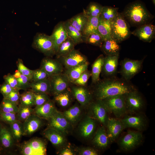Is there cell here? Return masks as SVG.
<instances>
[{"label": "cell", "instance_id": "obj_1", "mask_svg": "<svg viewBox=\"0 0 155 155\" xmlns=\"http://www.w3.org/2000/svg\"><path fill=\"white\" fill-rule=\"evenodd\" d=\"M94 84L92 92L96 100H101L109 97L125 94L137 90L130 81L116 76L104 78Z\"/></svg>", "mask_w": 155, "mask_h": 155}, {"label": "cell", "instance_id": "obj_2", "mask_svg": "<svg viewBox=\"0 0 155 155\" xmlns=\"http://www.w3.org/2000/svg\"><path fill=\"white\" fill-rule=\"evenodd\" d=\"M121 13L128 22L137 27L150 23L154 18L146 6L138 1L128 4Z\"/></svg>", "mask_w": 155, "mask_h": 155}, {"label": "cell", "instance_id": "obj_3", "mask_svg": "<svg viewBox=\"0 0 155 155\" xmlns=\"http://www.w3.org/2000/svg\"><path fill=\"white\" fill-rule=\"evenodd\" d=\"M112 38L117 43L128 38L131 34L129 24L121 13L118 12L115 18L110 22Z\"/></svg>", "mask_w": 155, "mask_h": 155}, {"label": "cell", "instance_id": "obj_4", "mask_svg": "<svg viewBox=\"0 0 155 155\" xmlns=\"http://www.w3.org/2000/svg\"><path fill=\"white\" fill-rule=\"evenodd\" d=\"M126 94L109 97L100 100L108 112L112 113L117 119H119L123 116L127 111L125 101Z\"/></svg>", "mask_w": 155, "mask_h": 155}, {"label": "cell", "instance_id": "obj_5", "mask_svg": "<svg viewBox=\"0 0 155 155\" xmlns=\"http://www.w3.org/2000/svg\"><path fill=\"white\" fill-rule=\"evenodd\" d=\"M32 46L48 57L55 55V45L51 36L44 33L36 34L34 38Z\"/></svg>", "mask_w": 155, "mask_h": 155}, {"label": "cell", "instance_id": "obj_6", "mask_svg": "<svg viewBox=\"0 0 155 155\" xmlns=\"http://www.w3.org/2000/svg\"><path fill=\"white\" fill-rule=\"evenodd\" d=\"M20 148V152L23 155H44L46 154L45 142L38 137L33 138L24 142Z\"/></svg>", "mask_w": 155, "mask_h": 155}, {"label": "cell", "instance_id": "obj_7", "mask_svg": "<svg viewBox=\"0 0 155 155\" xmlns=\"http://www.w3.org/2000/svg\"><path fill=\"white\" fill-rule=\"evenodd\" d=\"M143 62V60H133L127 58L121 61L120 73L122 78L130 81L141 70Z\"/></svg>", "mask_w": 155, "mask_h": 155}, {"label": "cell", "instance_id": "obj_8", "mask_svg": "<svg viewBox=\"0 0 155 155\" xmlns=\"http://www.w3.org/2000/svg\"><path fill=\"white\" fill-rule=\"evenodd\" d=\"M143 138L142 135L140 131H129L120 139L119 145L123 150L129 151L140 145Z\"/></svg>", "mask_w": 155, "mask_h": 155}, {"label": "cell", "instance_id": "obj_9", "mask_svg": "<svg viewBox=\"0 0 155 155\" xmlns=\"http://www.w3.org/2000/svg\"><path fill=\"white\" fill-rule=\"evenodd\" d=\"M49 126L61 133L65 135L71 131L72 125L63 115L57 111L49 120Z\"/></svg>", "mask_w": 155, "mask_h": 155}, {"label": "cell", "instance_id": "obj_10", "mask_svg": "<svg viewBox=\"0 0 155 155\" xmlns=\"http://www.w3.org/2000/svg\"><path fill=\"white\" fill-rule=\"evenodd\" d=\"M66 69L75 67L88 61L86 57L79 51L73 49L67 55L58 58Z\"/></svg>", "mask_w": 155, "mask_h": 155}, {"label": "cell", "instance_id": "obj_11", "mask_svg": "<svg viewBox=\"0 0 155 155\" xmlns=\"http://www.w3.org/2000/svg\"><path fill=\"white\" fill-rule=\"evenodd\" d=\"M51 92L54 95L58 94L69 88L71 83L64 73H61L49 78Z\"/></svg>", "mask_w": 155, "mask_h": 155}, {"label": "cell", "instance_id": "obj_12", "mask_svg": "<svg viewBox=\"0 0 155 155\" xmlns=\"http://www.w3.org/2000/svg\"><path fill=\"white\" fill-rule=\"evenodd\" d=\"M71 90L73 97L82 106H88L92 102L93 96L92 92L84 86H73Z\"/></svg>", "mask_w": 155, "mask_h": 155}, {"label": "cell", "instance_id": "obj_13", "mask_svg": "<svg viewBox=\"0 0 155 155\" xmlns=\"http://www.w3.org/2000/svg\"><path fill=\"white\" fill-rule=\"evenodd\" d=\"M89 105L94 117L106 126L109 118L107 110L103 102L100 100H96L92 101Z\"/></svg>", "mask_w": 155, "mask_h": 155}, {"label": "cell", "instance_id": "obj_14", "mask_svg": "<svg viewBox=\"0 0 155 155\" xmlns=\"http://www.w3.org/2000/svg\"><path fill=\"white\" fill-rule=\"evenodd\" d=\"M119 55L104 57L101 73L105 78L116 76Z\"/></svg>", "mask_w": 155, "mask_h": 155}, {"label": "cell", "instance_id": "obj_15", "mask_svg": "<svg viewBox=\"0 0 155 155\" xmlns=\"http://www.w3.org/2000/svg\"><path fill=\"white\" fill-rule=\"evenodd\" d=\"M131 34L144 42H150L155 38V26L151 23L144 24L137 27Z\"/></svg>", "mask_w": 155, "mask_h": 155}, {"label": "cell", "instance_id": "obj_16", "mask_svg": "<svg viewBox=\"0 0 155 155\" xmlns=\"http://www.w3.org/2000/svg\"><path fill=\"white\" fill-rule=\"evenodd\" d=\"M125 101L127 111L136 112L141 110L144 102L137 90L131 91L126 94Z\"/></svg>", "mask_w": 155, "mask_h": 155}, {"label": "cell", "instance_id": "obj_17", "mask_svg": "<svg viewBox=\"0 0 155 155\" xmlns=\"http://www.w3.org/2000/svg\"><path fill=\"white\" fill-rule=\"evenodd\" d=\"M40 68L44 69L49 77L62 73L63 65L59 61L49 57L44 58L42 60Z\"/></svg>", "mask_w": 155, "mask_h": 155}, {"label": "cell", "instance_id": "obj_18", "mask_svg": "<svg viewBox=\"0 0 155 155\" xmlns=\"http://www.w3.org/2000/svg\"><path fill=\"white\" fill-rule=\"evenodd\" d=\"M121 120L124 129L133 128L141 131L145 129L147 124L145 118L140 115L127 116Z\"/></svg>", "mask_w": 155, "mask_h": 155}, {"label": "cell", "instance_id": "obj_19", "mask_svg": "<svg viewBox=\"0 0 155 155\" xmlns=\"http://www.w3.org/2000/svg\"><path fill=\"white\" fill-rule=\"evenodd\" d=\"M24 136H30L38 130L43 123L42 119L35 115L32 114L22 122Z\"/></svg>", "mask_w": 155, "mask_h": 155}, {"label": "cell", "instance_id": "obj_20", "mask_svg": "<svg viewBox=\"0 0 155 155\" xmlns=\"http://www.w3.org/2000/svg\"><path fill=\"white\" fill-rule=\"evenodd\" d=\"M43 135L55 146L62 147L66 143L65 135L57 130L48 127L43 132Z\"/></svg>", "mask_w": 155, "mask_h": 155}, {"label": "cell", "instance_id": "obj_21", "mask_svg": "<svg viewBox=\"0 0 155 155\" xmlns=\"http://www.w3.org/2000/svg\"><path fill=\"white\" fill-rule=\"evenodd\" d=\"M106 127L107 134L111 142L115 141L124 129L121 120L118 119L109 118Z\"/></svg>", "mask_w": 155, "mask_h": 155}, {"label": "cell", "instance_id": "obj_22", "mask_svg": "<svg viewBox=\"0 0 155 155\" xmlns=\"http://www.w3.org/2000/svg\"><path fill=\"white\" fill-rule=\"evenodd\" d=\"M34 110V114L48 120L57 111L54 102L50 100L40 106L35 107Z\"/></svg>", "mask_w": 155, "mask_h": 155}, {"label": "cell", "instance_id": "obj_23", "mask_svg": "<svg viewBox=\"0 0 155 155\" xmlns=\"http://www.w3.org/2000/svg\"><path fill=\"white\" fill-rule=\"evenodd\" d=\"M96 127L95 120L92 118L87 116L80 122L79 126V131L81 136L88 139L93 135Z\"/></svg>", "mask_w": 155, "mask_h": 155}, {"label": "cell", "instance_id": "obj_24", "mask_svg": "<svg viewBox=\"0 0 155 155\" xmlns=\"http://www.w3.org/2000/svg\"><path fill=\"white\" fill-rule=\"evenodd\" d=\"M50 36L53 42L56 53L60 44L68 37L63 22H59L55 26Z\"/></svg>", "mask_w": 155, "mask_h": 155}, {"label": "cell", "instance_id": "obj_25", "mask_svg": "<svg viewBox=\"0 0 155 155\" xmlns=\"http://www.w3.org/2000/svg\"><path fill=\"white\" fill-rule=\"evenodd\" d=\"M110 141L104 127H99L96 131L92 140V143L97 147L105 149L108 146Z\"/></svg>", "mask_w": 155, "mask_h": 155}, {"label": "cell", "instance_id": "obj_26", "mask_svg": "<svg viewBox=\"0 0 155 155\" xmlns=\"http://www.w3.org/2000/svg\"><path fill=\"white\" fill-rule=\"evenodd\" d=\"M30 90L35 93L48 94L51 92V86L49 78L30 82Z\"/></svg>", "mask_w": 155, "mask_h": 155}, {"label": "cell", "instance_id": "obj_27", "mask_svg": "<svg viewBox=\"0 0 155 155\" xmlns=\"http://www.w3.org/2000/svg\"><path fill=\"white\" fill-rule=\"evenodd\" d=\"M100 48L106 56L119 55L120 46L118 43L112 38L104 40Z\"/></svg>", "mask_w": 155, "mask_h": 155}, {"label": "cell", "instance_id": "obj_28", "mask_svg": "<svg viewBox=\"0 0 155 155\" xmlns=\"http://www.w3.org/2000/svg\"><path fill=\"white\" fill-rule=\"evenodd\" d=\"M89 64L87 61L79 65L66 69L64 73L70 82L72 83L84 72L87 69Z\"/></svg>", "mask_w": 155, "mask_h": 155}, {"label": "cell", "instance_id": "obj_29", "mask_svg": "<svg viewBox=\"0 0 155 155\" xmlns=\"http://www.w3.org/2000/svg\"><path fill=\"white\" fill-rule=\"evenodd\" d=\"M68 37L72 40L75 45L84 42L82 33L72 26L68 20L63 22Z\"/></svg>", "mask_w": 155, "mask_h": 155}, {"label": "cell", "instance_id": "obj_30", "mask_svg": "<svg viewBox=\"0 0 155 155\" xmlns=\"http://www.w3.org/2000/svg\"><path fill=\"white\" fill-rule=\"evenodd\" d=\"M62 113L73 125L76 124L80 119L82 114V110L80 106L75 104Z\"/></svg>", "mask_w": 155, "mask_h": 155}, {"label": "cell", "instance_id": "obj_31", "mask_svg": "<svg viewBox=\"0 0 155 155\" xmlns=\"http://www.w3.org/2000/svg\"><path fill=\"white\" fill-rule=\"evenodd\" d=\"M104 57L103 55H100L92 65L91 77L92 82L94 84L100 80V76L102 71Z\"/></svg>", "mask_w": 155, "mask_h": 155}, {"label": "cell", "instance_id": "obj_32", "mask_svg": "<svg viewBox=\"0 0 155 155\" xmlns=\"http://www.w3.org/2000/svg\"><path fill=\"white\" fill-rule=\"evenodd\" d=\"M88 17L84 10L68 20L70 24L82 33L88 21Z\"/></svg>", "mask_w": 155, "mask_h": 155}, {"label": "cell", "instance_id": "obj_33", "mask_svg": "<svg viewBox=\"0 0 155 155\" xmlns=\"http://www.w3.org/2000/svg\"><path fill=\"white\" fill-rule=\"evenodd\" d=\"M54 96L55 100L63 107H66L68 106L72 102V96H73L71 89L69 88Z\"/></svg>", "mask_w": 155, "mask_h": 155}, {"label": "cell", "instance_id": "obj_34", "mask_svg": "<svg viewBox=\"0 0 155 155\" xmlns=\"http://www.w3.org/2000/svg\"><path fill=\"white\" fill-rule=\"evenodd\" d=\"M75 45L73 41L68 37L59 46L55 54L57 58L58 59L68 54L74 49Z\"/></svg>", "mask_w": 155, "mask_h": 155}, {"label": "cell", "instance_id": "obj_35", "mask_svg": "<svg viewBox=\"0 0 155 155\" xmlns=\"http://www.w3.org/2000/svg\"><path fill=\"white\" fill-rule=\"evenodd\" d=\"M97 31L104 40L112 38L110 22L105 21L99 17Z\"/></svg>", "mask_w": 155, "mask_h": 155}, {"label": "cell", "instance_id": "obj_36", "mask_svg": "<svg viewBox=\"0 0 155 155\" xmlns=\"http://www.w3.org/2000/svg\"><path fill=\"white\" fill-rule=\"evenodd\" d=\"M15 140L10 131L5 127H1L0 132V142L6 148H11Z\"/></svg>", "mask_w": 155, "mask_h": 155}, {"label": "cell", "instance_id": "obj_37", "mask_svg": "<svg viewBox=\"0 0 155 155\" xmlns=\"http://www.w3.org/2000/svg\"><path fill=\"white\" fill-rule=\"evenodd\" d=\"M99 22V17H88V21L82 33L84 41L86 37L97 31Z\"/></svg>", "mask_w": 155, "mask_h": 155}, {"label": "cell", "instance_id": "obj_38", "mask_svg": "<svg viewBox=\"0 0 155 155\" xmlns=\"http://www.w3.org/2000/svg\"><path fill=\"white\" fill-rule=\"evenodd\" d=\"M9 125L10 131L15 141L19 142L22 137L24 136L22 122L17 120Z\"/></svg>", "mask_w": 155, "mask_h": 155}, {"label": "cell", "instance_id": "obj_39", "mask_svg": "<svg viewBox=\"0 0 155 155\" xmlns=\"http://www.w3.org/2000/svg\"><path fill=\"white\" fill-rule=\"evenodd\" d=\"M119 8L111 6H103L99 18L109 22L111 21L116 16Z\"/></svg>", "mask_w": 155, "mask_h": 155}, {"label": "cell", "instance_id": "obj_40", "mask_svg": "<svg viewBox=\"0 0 155 155\" xmlns=\"http://www.w3.org/2000/svg\"><path fill=\"white\" fill-rule=\"evenodd\" d=\"M103 6L98 3L92 2L84 11L88 17H99Z\"/></svg>", "mask_w": 155, "mask_h": 155}, {"label": "cell", "instance_id": "obj_41", "mask_svg": "<svg viewBox=\"0 0 155 155\" xmlns=\"http://www.w3.org/2000/svg\"><path fill=\"white\" fill-rule=\"evenodd\" d=\"M34 93L29 90L20 94V104L22 105L32 107L34 105Z\"/></svg>", "mask_w": 155, "mask_h": 155}, {"label": "cell", "instance_id": "obj_42", "mask_svg": "<svg viewBox=\"0 0 155 155\" xmlns=\"http://www.w3.org/2000/svg\"><path fill=\"white\" fill-rule=\"evenodd\" d=\"M17 113L18 120L23 122L32 114H34V109L31 107L24 106L20 104Z\"/></svg>", "mask_w": 155, "mask_h": 155}, {"label": "cell", "instance_id": "obj_43", "mask_svg": "<svg viewBox=\"0 0 155 155\" xmlns=\"http://www.w3.org/2000/svg\"><path fill=\"white\" fill-rule=\"evenodd\" d=\"M18 108L17 105L6 98H3L0 104V111L3 113H17Z\"/></svg>", "mask_w": 155, "mask_h": 155}, {"label": "cell", "instance_id": "obj_44", "mask_svg": "<svg viewBox=\"0 0 155 155\" xmlns=\"http://www.w3.org/2000/svg\"><path fill=\"white\" fill-rule=\"evenodd\" d=\"M104 41L102 37L96 31L86 37L84 39V42L100 48Z\"/></svg>", "mask_w": 155, "mask_h": 155}, {"label": "cell", "instance_id": "obj_45", "mask_svg": "<svg viewBox=\"0 0 155 155\" xmlns=\"http://www.w3.org/2000/svg\"><path fill=\"white\" fill-rule=\"evenodd\" d=\"M18 70L21 74L27 77L31 82L32 80L33 70L27 68L24 64L22 60L20 59H18L16 62Z\"/></svg>", "mask_w": 155, "mask_h": 155}, {"label": "cell", "instance_id": "obj_46", "mask_svg": "<svg viewBox=\"0 0 155 155\" xmlns=\"http://www.w3.org/2000/svg\"><path fill=\"white\" fill-rule=\"evenodd\" d=\"M91 75V71L87 69L72 84L76 86H85Z\"/></svg>", "mask_w": 155, "mask_h": 155}, {"label": "cell", "instance_id": "obj_47", "mask_svg": "<svg viewBox=\"0 0 155 155\" xmlns=\"http://www.w3.org/2000/svg\"><path fill=\"white\" fill-rule=\"evenodd\" d=\"M49 77L46 72L40 68L39 69L33 70L32 81L44 80L49 78Z\"/></svg>", "mask_w": 155, "mask_h": 155}, {"label": "cell", "instance_id": "obj_48", "mask_svg": "<svg viewBox=\"0 0 155 155\" xmlns=\"http://www.w3.org/2000/svg\"><path fill=\"white\" fill-rule=\"evenodd\" d=\"M34 97L36 107L40 106L50 100L48 94L45 93H34Z\"/></svg>", "mask_w": 155, "mask_h": 155}, {"label": "cell", "instance_id": "obj_49", "mask_svg": "<svg viewBox=\"0 0 155 155\" xmlns=\"http://www.w3.org/2000/svg\"><path fill=\"white\" fill-rule=\"evenodd\" d=\"M0 119L3 121L10 124L17 120V114L0 111Z\"/></svg>", "mask_w": 155, "mask_h": 155}, {"label": "cell", "instance_id": "obj_50", "mask_svg": "<svg viewBox=\"0 0 155 155\" xmlns=\"http://www.w3.org/2000/svg\"><path fill=\"white\" fill-rule=\"evenodd\" d=\"M17 80L18 82V87L20 90H26L30 88L31 82L26 76L21 74L20 77Z\"/></svg>", "mask_w": 155, "mask_h": 155}, {"label": "cell", "instance_id": "obj_51", "mask_svg": "<svg viewBox=\"0 0 155 155\" xmlns=\"http://www.w3.org/2000/svg\"><path fill=\"white\" fill-rule=\"evenodd\" d=\"M3 78L4 81L7 83L13 89L20 90L18 87V81L13 75L8 73L4 75Z\"/></svg>", "mask_w": 155, "mask_h": 155}, {"label": "cell", "instance_id": "obj_52", "mask_svg": "<svg viewBox=\"0 0 155 155\" xmlns=\"http://www.w3.org/2000/svg\"><path fill=\"white\" fill-rule=\"evenodd\" d=\"M77 152L80 155H97L98 151L93 148L89 147H81L77 149Z\"/></svg>", "mask_w": 155, "mask_h": 155}, {"label": "cell", "instance_id": "obj_53", "mask_svg": "<svg viewBox=\"0 0 155 155\" xmlns=\"http://www.w3.org/2000/svg\"><path fill=\"white\" fill-rule=\"evenodd\" d=\"M19 90L13 89L9 94L6 98L17 105L19 104L20 95Z\"/></svg>", "mask_w": 155, "mask_h": 155}, {"label": "cell", "instance_id": "obj_54", "mask_svg": "<svg viewBox=\"0 0 155 155\" xmlns=\"http://www.w3.org/2000/svg\"><path fill=\"white\" fill-rule=\"evenodd\" d=\"M13 89L5 81L2 84L0 85V93L2 94L3 98H6L9 94Z\"/></svg>", "mask_w": 155, "mask_h": 155}, {"label": "cell", "instance_id": "obj_55", "mask_svg": "<svg viewBox=\"0 0 155 155\" xmlns=\"http://www.w3.org/2000/svg\"><path fill=\"white\" fill-rule=\"evenodd\" d=\"M63 147L58 154L59 155H75L76 153L75 151L69 146H63Z\"/></svg>", "mask_w": 155, "mask_h": 155}, {"label": "cell", "instance_id": "obj_56", "mask_svg": "<svg viewBox=\"0 0 155 155\" xmlns=\"http://www.w3.org/2000/svg\"><path fill=\"white\" fill-rule=\"evenodd\" d=\"M21 74L20 72L17 69L15 71L13 75L17 79L20 77Z\"/></svg>", "mask_w": 155, "mask_h": 155}, {"label": "cell", "instance_id": "obj_57", "mask_svg": "<svg viewBox=\"0 0 155 155\" xmlns=\"http://www.w3.org/2000/svg\"><path fill=\"white\" fill-rule=\"evenodd\" d=\"M152 2L153 3V4L155 5V0H151Z\"/></svg>", "mask_w": 155, "mask_h": 155}, {"label": "cell", "instance_id": "obj_58", "mask_svg": "<svg viewBox=\"0 0 155 155\" xmlns=\"http://www.w3.org/2000/svg\"><path fill=\"white\" fill-rule=\"evenodd\" d=\"M1 127H2L1 126L0 124V131H1Z\"/></svg>", "mask_w": 155, "mask_h": 155}, {"label": "cell", "instance_id": "obj_59", "mask_svg": "<svg viewBox=\"0 0 155 155\" xmlns=\"http://www.w3.org/2000/svg\"><path fill=\"white\" fill-rule=\"evenodd\" d=\"M1 148L0 147V152H1Z\"/></svg>", "mask_w": 155, "mask_h": 155}]
</instances>
